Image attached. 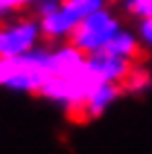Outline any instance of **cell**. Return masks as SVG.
<instances>
[{
	"label": "cell",
	"mask_w": 152,
	"mask_h": 154,
	"mask_svg": "<svg viewBox=\"0 0 152 154\" xmlns=\"http://www.w3.org/2000/svg\"><path fill=\"white\" fill-rule=\"evenodd\" d=\"M134 31H137V36L143 40V45H148L152 49V16H143V18H139Z\"/></svg>",
	"instance_id": "cell-1"
},
{
	"label": "cell",
	"mask_w": 152,
	"mask_h": 154,
	"mask_svg": "<svg viewBox=\"0 0 152 154\" xmlns=\"http://www.w3.org/2000/svg\"><path fill=\"white\" fill-rule=\"evenodd\" d=\"M128 7H130V14L137 18H143V16H152V0H128Z\"/></svg>",
	"instance_id": "cell-2"
},
{
	"label": "cell",
	"mask_w": 152,
	"mask_h": 154,
	"mask_svg": "<svg viewBox=\"0 0 152 154\" xmlns=\"http://www.w3.org/2000/svg\"><path fill=\"white\" fill-rule=\"evenodd\" d=\"M103 2H112V0H103Z\"/></svg>",
	"instance_id": "cell-3"
}]
</instances>
